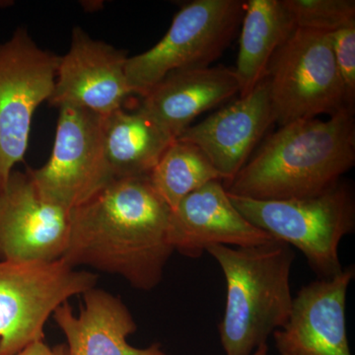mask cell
Masks as SVG:
<instances>
[{
  "label": "cell",
  "mask_w": 355,
  "mask_h": 355,
  "mask_svg": "<svg viewBox=\"0 0 355 355\" xmlns=\"http://www.w3.org/2000/svg\"><path fill=\"white\" fill-rule=\"evenodd\" d=\"M272 239L238 211L222 181L209 182L190 193L170 216V243L188 258H200L216 245L252 247Z\"/></svg>",
  "instance_id": "obj_14"
},
{
  "label": "cell",
  "mask_w": 355,
  "mask_h": 355,
  "mask_svg": "<svg viewBox=\"0 0 355 355\" xmlns=\"http://www.w3.org/2000/svg\"><path fill=\"white\" fill-rule=\"evenodd\" d=\"M148 177L154 190L171 210L205 184L222 181L198 147L177 139L168 147Z\"/></svg>",
  "instance_id": "obj_19"
},
{
  "label": "cell",
  "mask_w": 355,
  "mask_h": 355,
  "mask_svg": "<svg viewBox=\"0 0 355 355\" xmlns=\"http://www.w3.org/2000/svg\"><path fill=\"white\" fill-rule=\"evenodd\" d=\"M252 355H268V345L266 343V345H261L260 347L254 350V354Z\"/></svg>",
  "instance_id": "obj_23"
},
{
  "label": "cell",
  "mask_w": 355,
  "mask_h": 355,
  "mask_svg": "<svg viewBox=\"0 0 355 355\" xmlns=\"http://www.w3.org/2000/svg\"><path fill=\"white\" fill-rule=\"evenodd\" d=\"M60 55L43 50L26 28L0 44V191L24 161L33 116L55 88Z\"/></svg>",
  "instance_id": "obj_8"
},
{
  "label": "cell",
  "mask_w": 355,
  "mask_h": 355,
  "mask_svg": "<svg viewBox=\"0 0 355 355\" xmlns=\"http://www.w3.org/2000/svg\"><path fill=\"white\" fill-rule=\"evenodd\" d=\"M275 123L266 79L249 94L191 125L177 140L198 147L216 168L227 188Z\"/></svg>",
  "instance_id": "obj_13"
},
{
  "label": "cell",
  "mask_w": 355,
  "mask_h": 355,
  "mask_svg": "<svg viewBox=\"0 0 355 355\" xmlns=\"http://www.w3.org/2000/svg\"><path fill=\"white\" fill-rule=\"evenodd\" d=\"M228 196L250 223L273 239L297 248L318 279H331L343 272L338 246L355 230L352 186L340 181L321 195L291 200Z\"/></svg>",
  "instance_id": "obj_4"
},
{
  "label": "cell",
  "mask_w": 355,
  "mask_h": 355,
  "mask_svg": "<svg viewBox=\"0 0 355 355\" xmlns=\"http://www.w3.org/2000/svg\"><path fill=\"white\" fill-rule=\"evenodd\" d=\"M28 171L42 197L67 211L94 197L114 179L105 156L103 116L73 106L58 108L51 157Z\"/></svg>",
  "instance_id": "obj_9"
},
{
  "label": "cell",
  "mask_w": 355,
  "mask_h": 355,
  "mask_svg": "<svg viewBox=\"0 0 355 355\" xmlns=\"http://www.w3.org/2000/svg\"><path fill=\"white\" fill-rule=\"evenodd\" d=\"M69 212L42 197L28 170H13L0 191V261L62 259L69 242Z\"/></svg>",
  "instance_id": "obj_10"
},
{
  "label": "cell",
  "mask_w": 355,
  "mask_h": 355,
  "mask_svg": "<svg viewBox=\"0 0 355 355\" xmlns=\"http://www.w3.org/2000/svg\"><path fill=\"white\" fill-rule=\"evenodd\" d=\"M331 38L336 67L345 86L347 103L354 108L355 25L331 33Z\"/></svg>",
  "instance_id": "obj_21"
},
{
  "label": "cell",
  "mask_w": 355,
  "mask_h": 355,
  "mask_svg": "<svg viewBox=\"0 0 355 355\" xmlns=\"http://www.w3.org/2000/svg\"><path fill=\"white\" fill-rule=\"evenodd\" d=\"M266 79L273 116L280 127L352 108L328 33L296 28L273 55Z\"/></svg>",
  "instance_id": "obj_7"
},
{
  "label": "cell",
  "mask_w": 355,
  "mask_h": 355,
  "mask_svg": "<svg viewBox=\"0 0 355 355\" xmlns=\"http://www.w3.org/2000/svg\"><path fill=\"white\" fill-rule=\"evenodd\" d=\"M245 6L241 0H193L184 4L155 46L128 58L125 74L133 94L144 97L174 70L210 67L235 38Z\"/></svg>",
  "instance_id": "obj_6"
},
{
  "label": "cell",
  "mask_w": 355,
  "mask_h": 355,
  "mask_svg": "<svg viewBox=\"0 0 355 355\" xmlns=\"http://www.w3.org/2000/svg\"><path fill=\"white\" fill-rule=\"evenodd\" d=\"M83 296L84 306L78 315L73 314L69 302L53 314L67 338L69 355H168L160 343L139 349L128 343L137 324L120 297L97 287Z\"/></svg>",
  "instance_id": "obj_15"
},
{
  "label": "cell",
  "mask_w": 355,
  "mask_h": 355,
  "mask_svg": "<svg viewBox=\"0 0 355 355\" xmlns=\"http://www.w3.org/2000/svg\"><path fill=\"white\" fill-rule=\"evenodd\" d=\"M172 210L149 177L114 179L69 212L62 260L123 277L135 289L161 284L174 249L169 240Z\"/></svg>",
  "instance_id": "obj_1"
},
{
  "label": "cell",
  "mask_w": 355,
  "mask_h": 355,
  "mask_svg": "<svg viewBox=\"0 0 355 355\" xmlns=\"http://www.w3.org/2000/svg\"><path fill=\"white\" fill-rule=\"evenodd\" d=\"M240 93L235 70L218 67L178 69L142 97L140 108L177 139L205 112Z\"/></svg>",
  "instance_id": "obj_16"
},
{
  "label": "cell",
  "mask_w": 355,
  "mask_h": 355,
  "mask_svg": "<svg viewBox=\"0 0 355 355\" xmlns=\"http://www.w3.org/2000/svg\"><path fill=\"white\" fill-rule=\"evenodd\" d=\"M226 279L225 311L218 326L225 355H252L286 324L293 296L295 252L280 240L244 248L209 247Z\"/></svg>",
  "instance_id": "obj_3"
},
{
  "label": "cell",
  "mask_w": 355,
  "mask_h": 355,
  "mask_svg": "<svg viewBox=\"0 0 355 355\" xmlns=\"http://www.w3.org/2000/svg\"><path fill=\"white\" fill-rule=\"evenodd\" d=\"M127 51L98 41L81 29L72 30L67 55L60 57L51 107L73 106L109 116L123 108L132 95L125 74Z\"/></svg>",
  "instance_id": "obj_11"
},
{
  "label": "cell",
  "mask_w": 355,
  "mask_h": 355,
  "mask_svg": "<svg viewBox=\"0 0 355 355\" xmlns=\"http://www.w3.org/2000/svg\"><path fill=\"white\" fill-rule=\"evenodd\" d=\"M175 140L140 107L103 118L105 156L114 179L148 177Z\"/></svg>",
  "instance_id": "obj_17"
},
{
  "label": "cell",
  "mask_w": 355,
  "mask_h": 355,
  "mask_svg": "<svg viewBox=\"0 0 355 355\" xmlns=\"http://www.w3.org/2000/svg\"><path fill=\"white\" fill-rule=\"evenodd\" d=\"M18 355H69L67 345L49 347L44 342L32 343Z\"/></svg>",
  "instance_id": "obj_22"
},
{
  "label": "cell",
  "mask_w": 355,
  "mask_h": 355,
  "mask_svg": "<svg viewBox=\"0 0 355 355\" xmlns=\"http://www.w3.org/2000/svg\"><path fill=\"white\" fill-rule=\"evenodd\" d=\"M354 163V108H345L328 120L310 119L282 125L226 191L254 200L315 197L340 183Z\"/></svg>",
  "instance_id": "obj_2"
},
{
  "label": "cell",
  "mask_w": 355,
  "mask_h": 355,
  "mask_svg": "<svg viewBox=\"0 0 355 355\" xmlns=\"http://www.w3.org/2000/svg\"><path fill=\"white\" fill-rule=\"evenodd\" d=\"M296 28L331 33L355 25L354 0H282Z\"/></svg>",
  "instance_id": "obj_20"
},
{
  "label": "cell",
  "mask_w": 355,
  "mask_h": 355,
  "mask_svg": "<svg viewBox=\"0 0 355 355\" xmlns=\"http://www.w3.org/2000/svg\"><path fill=\"white\" fill-rule=\"evenodd\" d=\"M98 279L62 259L0 261V355H18L44 342L49 318L70 298L94 288Z\"/></svg>",
  "instance_id": "obj_5"
},
{
  "label": "cell",
  "mask_w": 355,
  "mask_h": 355,
  "mask_svg": "<svg viewBox=\"0 0 355 355\" xmlns=\"http://www.w3.org/2000/svg\"><path fill=\"white\" fill-rule=\"evenodd\" d=\"M354 277V266H349L333 279L299 291L286 324L272 334L279 355H352L345 307Z\"/></svg>",
  "instance_id": "obj_12"
},
{
  "label": "cell",
  "mask_w": 355,
  "mask_h": 355,
  "mask_svg": "<svg viewBox=\"0 0 355 355\" xmlns=\"http://www.w3.org/2000/svg\"><path fill=\"white\" fill-rule=\"evenodd\" d=\"M235 73L240 96L265 79L270 60L296 29L282 0H249L245 6Z\"/></svg>",
  "instance_id": "obj_18"
}]
</instances>
